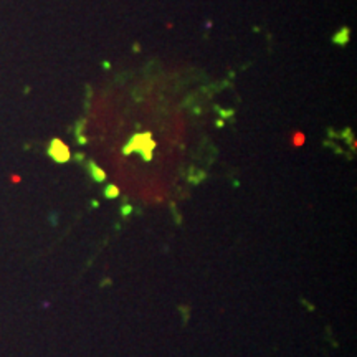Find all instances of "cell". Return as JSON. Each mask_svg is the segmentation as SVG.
Wrapping results in <instances>:
<instances>
[{
  "instance_id": "obj_1",
  "label": "cell",
  "mask_w": 357,
  "mask_h": 357,
  "mask_svg": "<svg viewBox=\"0 0 357 357\" xmlns=\"http://www.w3.org/2000/svg\"><path fill=\"white\" fill-rule=\"evenodd\" d=\"M48 154L52 156L56 162L70 161V151H68V147L61 143V141H53L52 146H50V149H48Z\"/></svg>"
},
{
  "instance_id": "obj_2",
  "label": "cell",
  "mask_w": 357,
  "mask_h": 357,
  "mask_svg": "<svg viewBox=\"0 0 357 357\" xmlns=\"http://www.w3.org/2000/svg\"><path fill=\"white\" fill-rule=\"evenodd\" d=\"M89 167H91V171H93V177H94L96 180H98V182H103V180L106 179V174H104L103 171H101V169L96 167L93 162L89 164Z\"/></svg>"
},
{
  "instance_id": "obj_3",
  "label": "cell",
  "mask_w": 357,
  "mask_h": 357,
  "mask_svg": "<svg viewBox=\"0 0 357 357\" xmlns=\"http://www.w3.org/2000/svg\"><path fill=\"white\" fill-rule=\"evenodd\" d=\"M304 141H306V138H304V134L301 131H296L293 134V146L294 147H301L304 144Z\"/></svg>"
},
{
  "instance_id": "obj_4",
  "label": "cell",
  "mask_w": 357,
  "mask_h": 357,
  "mask_svg": "<svg viewBox=\"0 0 357 357\" xmlns=\"http://www.w3.org/2000/svg\"><path fill=\"white\" fill-rule=\"evenodd\" d=\"M119 195V190L116 189L114 185H107V189H106V197L107 198H112V197H117Z\"/></svg>"
}]
</instances>
